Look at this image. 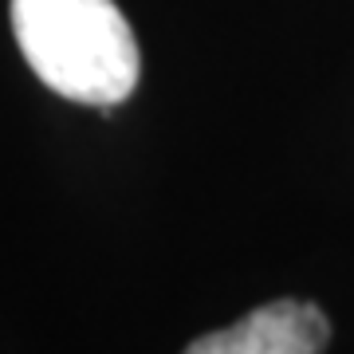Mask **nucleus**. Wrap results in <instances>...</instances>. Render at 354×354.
Masks as SVG:
<instances>
[{
  "label": "nucleus",
  "mask_w": 354,
  "mask_h": 354,
  "mask_svg": "<svg viewBox=\"0 0 354 354\" xmlns=\"http://www.w3.org/2000/svg\"><path fill=\"white\" fill-rule=\"evenodd\" d=\"M330 327L323 311L299 299H276L248 311L241 323L201 335L185 354H323Z\"/></svg>",
  "instance_id": "nucleus-2"
},
{
  "label": "nucleus",
  "mask_w": 354,
  "mask_h": 354,
  "mask_svg": "<svg viewBox=\"0 0 354 354\" xmlns=\"http://www.w3.org/2000/svg\"><path fill=\"white\" fill-rule=\"evenodd\" d=\"M28 67L55 95L111 111L138 87L142 55L114 0H12Z\"/></svg>",
  "instance_id": "nucleus-1"
}]
</instances>
